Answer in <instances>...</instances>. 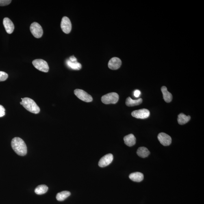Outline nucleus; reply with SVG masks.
<instances>
[{"label":"nucleus","instance_id":"26","mask_svg":"<svg viewBox=\"0 0 204 204\" xmlns=\"http://www.w3.org/2000/svg\"><path fill=\"white\" fill-rule=\"evenodd\" d=\"M69 60L72 62H77V58L75 56H73L70 57Z\"/></svg>","mask_w":204,"mask_h":204},{"label":"nucleus","instance_id":"13","mask_svg":"<svg viewBox=\"0 0 204 204\" xmlns=\"http://www.w3.org/2000/svg\"><path fill=\"white\" fill-rule=\"evenodd\" d=\"M124 140L126 145L129 147H131L136 143V139L134 135L130 134L125 137Z\"/></svg>","mask_w":204,"mask_h":204},{"label":"nucleus","instance_id":"4","mask_svg":"<svg viewBox=\"0 0 204 204\" xmlns=\"http://www.w3.org/2000/svg\"><path fill=\"white\" fill-rule=\"evenodd\" d=\"M32 64L36 69L41 72H48L49 68L48 63L42 59H36L33 61Z\"/></svg>","mask_w":204,"mask_h":204},{"label":"nucleus","instance_id":"16","mask_svg":"<svg viewBox=\"0 0 204 204\" xmlns=\"http://www.w3.org/2000/svg\"><path fill=\"white\" fill-rule=\"evenodd\" d=\"M142 98H139L138 99L133 100L131 97H128L126 100V104L127 106L133 107L136 106L142 103Z\"/></svg>","mask_w":204,"mask_h":204},{"label":"nucleus","instance_id":"12","mask_svg":"<svg viewBox=\"0 0 204 204\" xmlns=\"http://www.w3.org/2000/svg\"><path fill=\"white\" fill-rule=\"evenodd\" d=\"M3 24L6 32L8 34H12L14 29V24L12 20L8 18H5L3 20Z\"/></svg>","mask_w":204,"mask_h":204},{"label":"nucleus","instance_id":"11","mask_svg":"<svg viewBox=\"0 0 204 204\" xmlns=\"http://www.w3.org/2000/svg\"><path fill=\"white\" fill-rule=\"evenodd\" d=\"M121 61L120 58L117 57H113L109 61L108 67L111 70L118 69L121 65Z\"/></svg>","mask_w":204,"mask_h":204},{"label":"nucleus","instance_id":"27","mask_svg":"<svg viewBox=\"0 0 204 204\" xmlns=\"http://www.w3.org/2000/svg\"><path fill=\"white\" fill-rule=\"evenodd\" d=\"M20 104L21 105H22V102H20Z\"/></svg>","mask_w":204,"mask_h":204},{"label":"nucleus","instance_id":"15","mask_svg":"<svg viewBox=\"0 0 204 204\" xmlns=\"http://www.w3.org/2000/svg\"><path fill=\"white\" fill-rule=\"evenodd\" d=\"M129 177L130 179L133 181L140 182L143 180L144 175L141 172H135L129 175Z\"/></svg>","mask_w":204,"mask_h":204},{"label":"nucleus","instance_id":"23","mask_svg":"<svg viewBox=\"0 0 204 204\" xmlns=\"http://www.w3.org/2000/svg\"><path fill=\"white\" fill-rule=\"evenodd\" d=\"M11 2L10 0H0V6H6L10 4Z\"/></svg>","mask_w":204,"mask_h":204},{"label":"nucleus","instance_id":"1","mask_svg":"<svg viewBox=\"0 0 204 204\" xmlns=\"http://www.w3.org/2000/svg\"><path fill=\"white\" fill-rule=\"evenodd\" d=\"M11 145L12 149L18 155L24 156L27 153V147L23 140L19 137H15L13 139Z\"/></svg>","mask_w":204,"mask_h":204},{"label":"nucleus","instance_id":"28","mask_svg":"<svg viewBox=\"0 0 204 204\" xmlns=\"http://www.w3.org/2000/svg\"><path fill=\"white\" fill-rule=\"evenodd\" d=\"M21 99L22 100L23 99V98H21Z\"/></svg>","mask_w":204,"mask_h":204},{"label":"nucleus","instance_id":"6","mask_svg":"<svg viewBox=\"0 0 204 204\" xmlns=\"http://www.w3.org/2000/svg\"><path fill=\"white\" fill-rule=\"evenodd\" d=\"M74 94L82 101L89 103L93 101L92 96L84 90L79 89H76L74 90Z\"/></svg>","mask_w":204,"mask_h":204},{"label":"nucleus","instance_id":"10","mask_svg":"<svg viewBox=\"0 0 204 204\" xmlns=\"http://www.w3.org/2000/svg\"><path fill=\"white\" fill-rule=\"evenodd\" d=\"M158 138L160 143L163 146H169L171 143V137L166 133L163 132L159 133L158 136Z\"/></svg>","mask_w":204,"mask_h":204},{"label":"nucleus","instance_id":"5","mask_svg":"<svg viewBox=\"0 0 204 204\" xmlns=\"http://www.w3.org/2000/svg\"><path fill=\"white\" fill-rule=\"evenodd\" d=\"M31 32L36 38H40L43 34V30L40 24L34 22L31 24L30 27Z\"/></svg>","mask_w":204,"mask_h":204},{"label":"nucleus","instance_id":"8","mask_svg":"<svg viewBox=\"0 0 204 204\" xmlns=\"http://www.w3.org/2000/svg\"><path fill=\"white\" fill-rule=\"evenodd\" d=\"M150 114L149 111L148 109H142L133 111L132 113V115L135 118L144 119L149 117Z\"/></svg>","mask_w":204,"mask_h":204},{"label":"nucleus","instance_id":"18","mask_svg":"<svg viewBox=\"0 0 204 204\" xmlns=\"http://www.w3.org/2000/svg\"><path fill=\"white\" fill-rule=\"evenodd\" d=\"M150 153L149 150L147 148L144 147L139 148L137 151V155L139 157L143 158L148 157Z\"/></svg>","mask_w":204,"mask_h":204},{"label":"nucleus","instance_id":"21","mask_svg":"<svg viewBox=\"0 0 204 204\" xmlns=\"http://www.w3.org/2000/svg\"><path fill=\"white\" fill-rule=\"evenodd\" d=\"M48 190V187L46 185H42L37 186L35 190L37 194L42 195L45 194Z\"/></svg>","mask_w":204,"mask_h":204},{"label":"nucleus","instance_id":"9","mask_svg":"<svg viewBox=\"0 0 204 204\" xmlns=\"http://www.w3.org/2000/svg\"><path fill=\"white\" fill-rule=\"evenodd\" d=\"M114 159L112 154L109 153L102 157L99 161L98 165L100 167L104 168L110 164Z\"/></svg>","mask_w":204,"mask_h":204},{"label":"nucleus","instance_id":"24","mask_svg":"<svg viewBox=\"0 0 204 204\" xmlns=\"http://www.w3.org/2000/svg\"><path fill=\"white\" fill-rule=\"evenodd\" d=\"M5 109L3 105H0V117L4 116L5 115Z\"/></svg>","mask_w":204,"mask_h":204},{"label":"nucleus","instance_id":"20","mask_svg":"<svg viewBox=\"0 0 204 204\" xmlns=\"http://www.w3.org/2000/svg\"><path fill=\"white\" fill-rule=\"evenodd\" d=\"M66 63L68 67L72 68V69L79 70L81 68V64L78 62L77 61V62H72L68 59V60L67 61Z\"/></svg>","mask_w":204,"mask_h":204},{"label":"nucleus","instance_id":"22","mask_svg":"<svg viewBox=\"0 0 204 204\" xmlns=\"http://www.w3.org/2000/svg\"><path fill=\"white\" fill-rule=\"evenodd\" d=\"M8 78V75L4 72L0 71V82L4 81Z\"/></svg>","mask_w":204,"mask_h":204},{"label":"nucleus","instance_id":"7","mask_svg":"<svg viewBox=\"0 0 204 204\" xmlns=\"http://www.w3.org/2000/svg\"><path fill=\"white\" fill-rule=\"evenodd\" d=\"M61 29L64 33L68 34L72 30V24L69 18L64 16L61 20Z\"/></svg>","mask_w":204,"mask_h":204},{"label":"nucleus","instance_id":"14","mask_svg":"<svg viewBox=\"0 0 204 204\" xmlns=\"http://www.w3.org/2000/svg\"><path fill=\"white\" fill-rule=\"evenodd\" d=\"M161 91L163 94V99L166 103H170L172 99V94L169 92L167 88L165 86H163L161 88Z\"/></svg>","mask_w":204,"mask_h":204},{"label":"nucleus","instance_id":"19","mask_svg":"<svg viewBox=\"0 0 204 204\" xmlns=\"http://www.w3.org/2000/svg\"><path fill=\"white\" fill-rule=\"evenodd\" d=\"M71 193L68 191H63L58 193L56 196V199L59 201H64L66 198L70 196Z\"/></svg>","mask_w":204,"mask_h":204},{"label":"nucleus","instance_id":"25","mask_svg":"<svg viewBox=\"0 0 204 204\" xmlns=\"http://www.w3.org/2000/svg\"><path fill=\"white\" fill-rule=\"evenodd\" d=\"M140 94L141 92L139 90H135L134 92V95L135 97L138 98L140 96Z\"/></svg>","mask_w":204,"mask_h":204},{"label":"nucleus","instance_id":"3","mask_svg":"<svg viewBox=\"0 0 204 204\" xmlns=\"http://www.w3.org/2000/svg\"><path fill=\"white\" fill-rule=\"evenodd\" d=\"M119 96L115 92L110 93L102 96L101 101L105 105L115 104L117 103Z\"/></svg>","mask_w":204,"mask_h":204},{"label":"nucleus","instance_id":"17","mask_svg":"<svg viewBox=\"0 0 204 204\" xmlns=\"http://www.w3.org/2000/svg\"><path fill=\"white\" fill-rule=\"evenodd\" d=\"M190 119V116H186L183 113H181L178 115L177 120L178 123L180 125H183L187 123Z\"/></svg>","mask_w":204,"mask_h":204},{"label":"nucleus","instance_id":"2","mask_svg":"<svg viewBox=\"0 0 204 204\" xmlns=\"http://www.w3.org/2000/svg\"><path fill=\"white\" fill-rule=\"evenodd\" d=\"M22 105L29 111L35 114H38L40 112V109L34 100L29 98H24L22 100Z\"/></svg>","mask_w":204,"mask_h":204}]
</instances>
